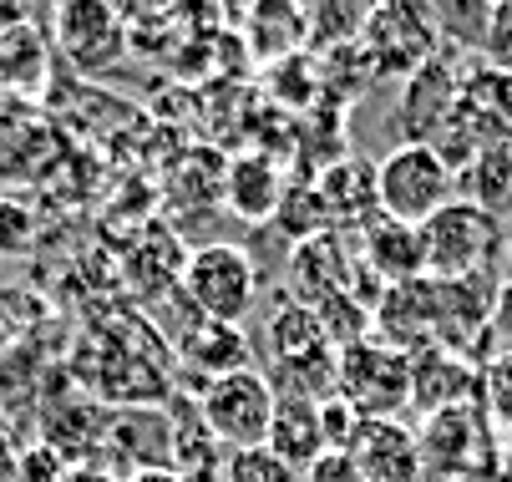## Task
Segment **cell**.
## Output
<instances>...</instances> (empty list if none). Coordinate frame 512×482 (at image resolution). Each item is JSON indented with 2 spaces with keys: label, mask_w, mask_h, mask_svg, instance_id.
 I'll return each instance as SVG.
<instances>
[{
  "label": "cell",
  "mask_w": 512,
  "mask_h": 482,
  "mask_svg": "<svg viewBox=\"0 0 512 482\" xmlns=\"http://www.w3.org/2000/svg\"><path fill=\"white\" fill-rule=\"evenodd\" d=\"M178 295L193 305L198 320L244 325V315L254 310V295H259V269L239 244L208 239V244L188 249L183 274H178Z\"/></svg>",
  "instance_id": "1"
},
{
  "label": "cell",
  "mask_w": 512,
  "mask_h": 482,
  "mask_svg": "<svg viewBox=\"0 0 512 482\" xmlns=\"http://www.w3.org/2000/svg\"><path fill=\"white\" fill-rule=\"evenodd\" d=\"M457 198V173L442 163L431 143H396L376 163V209L396 224L421 229Z\"/></svg>",
  "instance_id": "2"
},
{
  "label": "cell",
  "mask_w": 512,
  "mask_h": 482,
  "mask_svg": "<svg viewBox=\"0 0 512 482\" xmlns=\"http://www.w3.org/2000/svg\"><path fill=\"white\" fill-rule=\"evenodd\" d=\"M421 249L426 280H482L487 264L502 254V219L467 198H452L442 214L421 224Z\"/></svg>",
  "instance_id": "3"
},
{
  "label": "cell",
  "mask_w": 512,
  "mask_h": 482,
  "mask_svg": "<svg viewBox=\"0 0 512 482\" xmlns=\"http://www.w3.org/2000/svg\"><path fill=\"white\" fill-rule=\"evenodd\" d=\"M335 396L355 417H401L411 406V356L365 335L335 351Z\"/></svg>",
  "instance_id": "4"
},
{
  "label": "cell",
  "mask_w": 512,
  "mask_h": 482,
  "mask_svg": "<svg viewBox=\"0 0 512 482\" xmlns=\"http://www.w3.org/2000/svg\"><path fill=\"white\" fill-rule=\"evenodd\" d=\"M274 386L264 381V371L244 366L234 376H218L203 386L198 396V417L208 427L213 442H224L229 452H244V447H259L269 442V422H274Z\"/></svg>",
  "instance_id": "5"
},
{
  "label": "cell",
  "mask_w": 512,
  "mask_h": 482,
  "mask_svg": "<svg viewBox=\"0 0 512 482\" xmlns=\"http://www.w3.org/2000/svg\"><path fill=\"white\" fill-rule=\"evenodd\" d=\"M360 56L371 66V77H411L436 56V21L416 6H381L365 11L360 26Z\"/></svg>",
  "instance_id": "6"
},
{
  "label": "cell",
  "mask_w": 512,
  "mask_h": 482,
  "mask_svg": "<svg viewBox=\"0 0 512 482\" xmlns=\"http://www.w3.org/2000/svg\"><path fill=\"white\" fill-rule=\"evenodd\" d=\"M350 467L360 482H421V437L401 417H360L355 437L345 442Z\"/></svg>",
  "instance_id": "7"
},
{
  "label": "cell",
  "mask_w": 512,
  "mask_h": 482,
  "mask_svg": "<svg viewBox=\"0 0 512 482\" xmlns=\"http://www.w3.org/2000/svg\"><path fill=\"white\" fill-rule=\"evenodd\" d=\"M350 280H355V249L340 244L335 229L315 234V239H300L295 254H289V269H284V295L300 300L310 310L330 305L335 295H350Z\"/></svg>",
  "instance_id": "8"
},
{
  "label": "cell",
  "mask_w": 512,
  "mask_h": 482,
  "mask_svg": "<svg viewBox=\"0 0 512 482\" xmlns=\"http://www.w3.org/2000/svg\"><path fill=\"white\" fill-rule=\"evenodd\" d=\"M56 41L71 56V66L82 72H107V66L122 61L127 51V21L112 6H97V0H77V6H61L56 16Z\"/></svg>",
  "instance_id": "9"
},
{
  "label": "cell",
  "mask_w": 512,
  "mask_h": 482,
  "mask_svg": "<svg viewBox=\"0 0 512 482\" xmlns=\"http://www.w3.org/2000/svg\"><path fill=\"white\" fill-rule=\"evenodd\" d=\"M457 102H462V77L447 66V56H431L421 72L406 77V92H401L406 143H431L447 127V117L457 112Z\"/></svg>",
  "instance_id": "10"
},
{
  "label": "cell",
  "mask_w": 512,
  "mask_h": 482,
  "mask_svg": "<svg viewBox=\"0 0 512 482\" xmlns=\"http://www.w3.org/2000/svg\"><path fill=\"white\" fill-rule=\"evenodd\" d=\"M472 401H477V361H467L447 346H426L411 356V406L421 417L472 406Z\"/></svg>",
  "instance_id": "11"
},
{
  "label": "cell",
  "mask_w": 512,
  "mask_h": 482,
  "mask_svg": "<svg viewBox=\"0 0 512 482\" xmlns=\"http://www.w3.org/2000/svg\"><path fill=\"white\" fill-rule=\"evenodd\" d=\"M376 340L416 356L426 346H436V280H411V285H391L376 300Z\"/></svg>",
  "instance_id": "12"
},
{
  "label": "cell",
  "mask_w": 512,
  "mask_h": 482,
  "mask_svg": "<svg viewBox=\"0 0 512 482\" xmlns=\"http://www.w3.org/2000/svg\"><path fill=\"white\" fill-rule=\"evenodd\" d=\"M355 254H360L365 269H371V280H381V290H391V285H411V280H426L421 229L396 224V219H386V214H376L371 224L360 229Z\"/></svg>",
  "instance_id": "13"
},
{
  "label": "cell",
  "mask_w": 512,
  "mask_h": 482,
  "mask_svg": "<svg viewBox=\"0 0 512 482\" xmlns=\"http://www.w3.org/2000/svg\"><path fill=\"white\" fill-rule=\"evenodd\" d=\"M224 203L229 214H239L244 224H264L279 219V203H284V178L264 153H244L224 168Z\"/></svg>",
  "instance_id": "14"
},
{
  "label": "cell",
  "mask_w": 512,
  "mask_h": 482,
  "mask_svg": "<svg viewBox=\"0 0 512 482\" xmlns=\"http://www.w3.org/2000/svg\"><path fill=\"white\" fill-rule=\"evenodd\" d=\"M269 447H274L289 467H295V472H305L310 462H320V457L330 452L320 406H315V401H279V406H274V422H269Z\"/></svg>",
  "instance_id": "15"
},
{
  "label": "cell",
  "mask_w": 512,
  "mask_h": 482,
  "mask_svg": "<svg viewBox=\"0 0 512 482\" xmlns=\"http://www.w3.org/2000/svg\"><path fill=\"white\" fill-rule=\"evenodd\" d=\"M320 198H325L330 224L365 229V214H381L376 209V168H365V163H335L320 178Z\"/></svg>",
  "instance_id": "16"
},
{
  "label": "cell",
  "mask_w": 512,
  "mask_h": 482,
  "mask_svg": "<svg viewBox=\"0 0 512 482\" xmlns=\"http://www.w3.org/2000/svg\"><path fill=\"white\" fill-rule=\"evenodd\" d=\"M457 198L477 203L487 214H507L512 209V143H492L482 148L462 173H457Z\"/></svg>",
  "instance_id": "17"
},
{
  "label": "cell",
  "mask_w": 512,
  "mask_h": 482,
  "mask_svg": "<svg viewBox=\"0 0 512 482\" xmlns=\"http://www.w3.org/2000/svg\"><path fill=\"white\" fill-rule=\"evenodd\" d=\"M264 381L274 386L279 401H330L335 396V351L320 346L310 356H289V361H269Z\"/></svg>",
  "instance_id": "18"
},
{
  "label": "cell",
  "mask_w": 512,
  "mask_h": 482,
  "mask_svg": "<svg viewBox=\"0 0 512 482\" xmlns=\"http://www.w3.org/2000/svg\"><path fill=\"white\" fill-rule=\"evenodd\" d=\"M325 346V330H320V315L300 300L279 295L274 310H269V325H264V351L269 361H289V356H310Z\"/></svg>",
  "instance_id": "19"
},
{
  "label": "cell",
  "mask_w": 512,
  "mask_h": 482,
  "mask_svg": "<svg viewBox=\"0 0 512 482\" xmlns=\"http://www.w3.org/2000/svg\"><path fill=\"white\" fill-rule=\"evenodd\" d=\"M178 356H183V366H203L213 381L234 376V371H244V330L198 320L188 335H178Z\"/></svg>",
  "instance_id": "20"
},
{
  "label": "cell",
  "mask_w": 512,
  "mask_h": 482,
  "mask_svg": "<svg viewBox=\"0 0 512 482\" xmlns=\"http://www.w3.org/2000/svg\"><path fill=\"white\" fill-rule=\"evenodd\" d=\"M477 411L487 417V427L512 432V351H492L477 366Z\"/></svg>",
  "instance_id": "21"
},
{
  "label": "cell",
  "mask_w": 512,
  "mask_h": 482,
  "mask_svg": "<svg viewBox=\"0 0 512 482\" xmlns=\"http://www.w3.org/2000/svg\"><path fill=\"white\" fill-rule=\"evenodd\" d=\"M0 77L11 87H36L46 77V41H36L31 26L0 36Z\"/></svg>",
  "instance_id": "22"
},
{
  "label": "cell",
  "mask_w": 512,
  "mask_h": 482,
  "mask_svg": "<svg viewBox=\"0 0 512 482\" xmlns=\"http://www.w3.org/2000/svg\"><path fill=\"white\" fill-rule=\"evenodd\" d=\"M218 482H305V472H295L269 442H259V447H244V452H224Z\"/></svg>",
  "instance_id": "23"
},
{
  "label": "cell",
  "mask_w": 512,
  "mask_h": 482,
  "mask_svg": "<svg viewBox=\"0 0 512 482\" xmlns=\"http://www.w3.org/2000/svg\"><path fill=\"white\" fill-rule=\"evenodd\" d=\"M36 234H41V224H36V214H31V203L0 198V254H6V259L31 254V249H36Z\"/></svg>",
  "instance_id": "24"
},
{
  "label": "cell",
  "mask_w": 512,
  "mask_h": 482,
  "mask_svg": "<svg viewBox=\"0 0 512 482\" xmlns=\"http://www.w3.org/2000/svg\"><path fill=\"white\" fill-rule=\"evenodd\" d=\"M61 477H66V462H61L46 442L26 447L21 462H16V482H61Z\"/></svg>",
  "instance_id": "25"
},
{
  "label": "cell",
  "mask_w": 512,
  "mask_h": 482,
  "mask_svg": "<svg viewBox=\"0 0 512 482\" xmlns=\"http://www.w3.org/2000/svg\"><path fill=\"white\" fill-rule=\"evenodd\" d=\"M487 335H492V346H497V351H512V274H507V280L497 285V295H492Z\"/></svg>",
  "instance_id": "26"
},
{
  "label": "cell",
  "mask_w": 512,
  "mask_h": 482,
  "mask_svg": "<svg viewBox=\"0 0 512 482\" xmlns=\"http://www.w3.org/2000/svg\"><path fill=\"white\" fill-rule=\"evenodd\" d=\"M305 482H360V472L350 467V457H345V452H325L320 462H310V467H305Z\"/></svg>",
  "instance_id": "27"
},
{
  "label": "cell",
  "mask_w": 512,
  "mask_h": 482,
  "mask_svg": "<svg viewBox=\"0 0 512 482\" xmlns=\"http://www.w3.org/2000/svg\"><path fill=\"white\" fill-rule=\"evenodd\" d=\"M61 482H122L117 472H107V467H66V477Z\"/></svg>",
  "instance_id": "28"
},
{
  "label": "cell",
  "mask_w": 512,
  "mask_h": 482,
  "mask_svg": "<svg viewBox=\"0 0 512 482\" xmlns=\"http://www.w3.org/2000/svg\"><path fill=\"white\" fill-rule=\"evenodd\" d=\"M502 254H507V264H512V224L502 229Z\"/></svg>",
  "instance_id": "29"
}]
</instances>
